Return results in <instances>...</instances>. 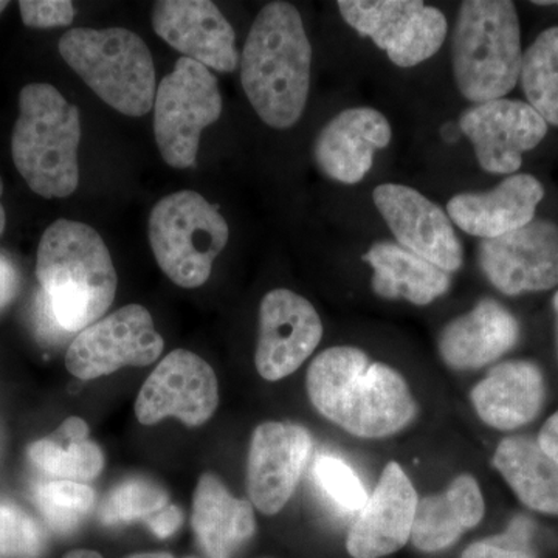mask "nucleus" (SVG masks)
I'll use <instances>...</instances> for the list:
<instances>
[{"label": "nucleus", "mask_w": 558, "mask_h": 558, "mask_svg": "<svg viewBox=\"0 0 558 558\" xmlns=\"http://www.w3.org/2000/svg\"><path fill=\"white\" fill-rule=\"evenodd\" d=\"M306 385L318 413L359 438L395 435L416 414L409 385L398 371L369 363L359 348L326 349L311 363Z\"/></svg>", "instance_id": "obj_1"}, {"label": "nucleus", "mask_w": 558, "mask_h": 558, "mask_svg": "<svg viewBox=\"0 0 558 558\" xmlns=\"http://www.w3.org/2000/svg\"><path fill=\"white\" fill-rule=\"evenodd\" d=\"M312 47L300 11L270 2L250 28L241 83L256 116L274 130L299 123L310 97Z\"/></svg>", "instance_id": "obj_2"}, {"label": "nucleus", "mask_w": 558, "mask_h": 558, "mask_svg": "<svg viewBox=\"0 0 558 558\" xmlns=\"http://www.w3.org/2000/svg\"><path fill=\"white\" fill-rule=\"evenodd\" d=\"M36 277L47 310L62 332H81L97 323L116 300V267L97 230L58 219L44 231Z\"/></svg>", "instance_id": "obj_3"}, {"label": "nucleus", "mask_w": 558, "mask_h": 558, "mask_svg": "<svg viewBox=\"0 0 558 558\" xmlns=\"http://www.w3.org/2000/svg\"><path fill=\"white\" fill-rule=\"evenodd\" d=\"M81 117L51 84H27L11 135L14 165L33 193L46 199L72 196L78 189Z\"/></svg>", "instance_id": "obj_4"}, {"label": "nucleus", "mask_w": 558, "mask_h": 558, "mask_svg": "<svg viewBox=\"0 0 558 558\" xmlns=\"http://www.w3.org/2000/svg\"><path fill=\"white\" fill-rule=\"evenodd\" d=\"M459 94L475 105L499 100L520 81L521 27L509 0H465L458 11L451 46Z\"/></svg>", "instance_id": "obj_5"}, {"label": "nucleus", "mask_w": 558, "mask_h": 558, "mask_svg": "<svg viewBox=\"0 0 558 558\" xmlns=\"http://www.w3.org/2000/svg\"><path fill=\"white\" fill-rule=\"evenodd\" d=\"M58 49L69 68L110 108L143 117L154 108L157 80L153 54L137 33L126 28H73Z\"/></svg>", "instance_id": "obj_6"}, {"label": "nucleus", "mask_w": 558, "mask_h": 558, "mask_svg": "<svg viewBox=\"0 0 558 558\" xmlns=\"http://www.w3.org/2000/svg\"><path fill=\"white\" fill-rule=\"evenodd\" d=\"M149 244L160 270L183 289L204 286L229 242L227 220L196 191L157 202L149 215Z\"/></svg>", "instance_id": "obj_7"}, {"label": "nucleus", "mask_w": 558, "mask_h": 558, "mask_svg": "<svg viewBox=\"0 0 558 558\" xmlns=\"http://www.w3.org/2000/svg\"><path fill=\"white\" fill-rule=\"evenodd\" d=\"M222 113L218 78L199 62L179 58L160 81L154 100V135L161 159L172 168L194 167L201 134Z\"/></svg>", "instance_id": "obj_8"}, {"label": "nucleus", "mask_w": 558, "mask_h": 558, "mask_svg": "<svg viewBox=\"0 0 558 558\" xmlns=\"http://www.w3.org/2000/svg\"><path fill=\"white\" fill-rule=\"evenodd\" d=\"M337 7L349 27L402 69L435 57L449 32L442 11L422 0H339Z\"/></svg>", "instance_id": "obj_9"}, {"label": "nucleus", "mask_w": 558, "mask_h": 558, "mask_svg": "<svg viewBox=\"0 0 558 558\" xmlns=\"http://www.w3.org/2000/svg\"><path fill=\"white\" fill-rule=\"evenodd\" d=\"M161 351L163 339L148 310L130 304L81 330L69 347L65 366L72 376L92 380L123 366L153 365Z\"/></svg>", "instance_id": "obj_10"}, {"label": "nucleus", "mask_w": 558, "mask_h": 558, "mask_svg": "<svg viewBox=\"0 0 558 558\" xmlns=\"http://www.w3.org/2000/svg\"><path fill=\"white\" fill-rule=\"evenodd\" d=\"M218 405L215 371L194 352L178 349L161 360L140 389L135 416L143 425L178 417L190 427H199Z\"/></svg>", "instance_id": "obj_11"}, {"label": "nucleus", "mask_w": 558, "mask_h": 558, "mask_svg": "<svg viewBox=\"0 0 558 558\" xmlns=\"http://www.w3.org/2000/svg\"><path fill=\"white\" fill-rule=\"evenodd\" d=\"M481 270L505 295L545 292L558 284V227L534 219L508 234L484 240L478 248Z\"/></svg>", "instance_id": "obj_12"}, {"label": "nucleus", "mask_w": 558, "mask_h": 558, "mask_svg": "<svg viewBox=\"0 0 558 558\" xmlns=\"http://www.w3.org/2000/svg\"><path fill=\"white\" fill-rule=\"evenodd\" d=\"M459 131L472 143L484 171L512 175L523 165V154L548 135L549 124L527 102L499 98L465 110Z\"/></svg>", "instance_id": "obj_13"}, {"label": "nucleus", "mask_w": 558, "mask_h": 558, "mask_svg": "<svg viewBox=\"0 0 558 558\" xmlns=\"http://www.w3.org/2000/svg\"><path fill=\"white\" fill-rule=\"evenodd\" d=\"M373 201L399 245L447 274L461 269L464 250L438 204L399 183L377 186Z\"/></svg>", "instance_id": "obj_14"}, {"label": "nucleus", "mask_w": 558, "mask_h": 558, "mask_svg": "<svg viewBox=\"0 0 558 558\" xmlns=\"http://www.w3.org/2000/svg\"><path fill=\"white\" fill-rule=\"evenodd\" d=\"M323 339V323L310 301L288 289L260 301L255 363L263 379H284L311 357Z\"/></svg>", "instance_id": "obj_15"}, {"label": "nucleus", "mask_w": 558, "mask_h": 558, "mask_svg": "<svg viewBox=\"0 0 558 558\" xmlns=\"http://www.w3.org/2000/svg\"><path fill=\"white\" fill-rule=\"evenodd\" d=\"M312 438L289 422H266L253 433L247 462V490L255 508L275 515L288 505L306 468Z\"/></svg>", "instance_id": "obj_16"}, {"label": "nucleus", "mask_w": 558, "mask_h": 558, "mask_svg": "<svg viewBox=\"0 0 558 558\" xmlns=\"http://www.w3.org/2000/svg\"><path fill=\"white\" fill-rule=\"evenodd\" d=\"M153 27L172 49L204 68L231 73L240 65L236 35L215 2L160 0L154 3Z\"/></svg>", "instance_id": "obj_17"}, {"label": "nucleus", "mask_w": 558, "mask_h": 558, "mask_svg": "<svg viewBox=\"0 0 558 558\" xmlns=\"http://www.w3.org/2000/svg\"><path fill=\"white\" fill-rule=\"evenodd\" d=\"M417 502L407 473L398 462H389L349 531L348 553L354 558H379L403 548L411 538Z\"/></svg>", "instance_id": "obj_18"}, {"label": "nucleus", "mask_w": 558, "mask_h": 558, "mask_svg": "<svg viewBox=\"0 0 558 558\" xmlns=\"http://www.w3.org/2000/svg\"><path fill=\"white\" fill-rule=\"evenodd\" d=\"M391 138V124L379 110L344 109L319 131L315 161L326 178L354 185L373 168L376 150L387 148Z\"/></svg>", "instance_id": "obj_19"}, {"label": "nucleus", "mask_w": 558, "mask_h": 558, "mask_svg": "<svg viewBox=\"0 0 558 558\" xmlns=\"http://www.w3.org/2000/svg\"><path fill=\"white\" fill-rule=\"evenodd\" d=\"M545 186L531 174H512L486 193H461L447 204L454 226L484 240L519 230L535 219Z\"/></svg>", "instance_id": "obj_20"}, {"label": "nucleus", "mask_w": 558, "mask_h": 558, "mask_svg": "<svg viewBox=\"0 0 558 558\" xmlns=\"http://www.w3.org/2000/svg\"><path fill=\"white\" fill-rule=\"evenodd\" d=\"M519 337V322L505 306L495 300H481L444 328L440 357L454 369H478L509 352Z\"/></svg>", "instance_id": "obj_21"}, {"label": "nucleus", "mask_w": 558, "mask_h": 558, "mask_svg": "<svg viewBox=\"0 0 558 558\" xmlns=\"http://www.w3.org/2000/svg\"><path fill=\"white\" fill-rule=\"evenodd\" d=\"M542 369L527 360L495 366L472 391V402L488 427L515 429L534 421L545 402Z\"/></svg>", "instance_id": "obj_22"}, {"label": "nucleus", "mask_w": 558, "mask_h": 558, "mask_svg": "<svg viewBox=\"0 0 558 558\" xmlns=\"http://www.w3.org/2000/svg\"><path fill=\"white\" fill-rule=\"evenodd\" d=\"M193 529L208 558H231L255 534V513L218 476L205 473L194 492Z\"/></svg>", "instance_id": "obj_23"}, {"label": "nucleus", "mask_w": 558, "mask_h": 558, "mask_svg": "<svg viewBox=\"0 0 558 558\" xmlns=\"http://www.w3.org/2000/svg\"><path fill=\"white\" fill-rule=\"evenodd\" d=\"M486 506L476 480L458 476L442 494L417 502L411 542L424 553L449 548L465 531L478 526Z\"/></svg>", "instance_id": "obj_24"}, {"label": "nucleus", "mask_w": 558, "mask_h": 558, "mask_svg": "<svg viewBox=\"0 0 558 558\" xmlns=\"http://www.w3.org/2000/svg\"><path fill=\"white\" fill-rule=\"evenodd\" d=\"M373 269V290L381 299L427 306L450 288V275L395 242H377L363 255Z\"/></svg>", "instance_id": "obj_25"}, {"label": "nucleus", "mask_w": 558, "mask_h": 558, "mask_svg": "<svg viewBox=\"0 0 558 558\" xmlns=\"http://www.w3.org/2000/svg\"><path fill=\"white\" fill-rule=\"evenodd\" d=\"M494 465L523 505L558 515V464L537 440L527 436L502 439Z\"/></svg>", "instance_id": "obj_26"}, {"label": "nucleus", "mask_w": 558, "mask_h": 558, "mask_svg": "<svg viewBox=\"0 0 558 558\" xmlns=\"http://www.w3.org/2000/svg\"><path fill=\"white\" fill-rule=\"evenodd\" d=\"M89 427L72 416L47 438L36 440L28 450L33 464L51 476L68 481H90L105 468V454L89 438Z\"/></svg>", "instance_id": "obj_27"}, {"label": "nucleus", "mask_w": 558, "mask_h": 558, "mask_svg": "<svg viewBox=\"0 0 558 558\" xmlns=\"http://www.w3.org/2000/svg\"><path fill=\"white\" fill-rule=\"evenodd\" d=\"M520 81L527 105L558 128V27L539 33L524 51Z\"/></svg>", "instance_id": "obj_28"}, {"label": "nucleus", "mask_w": 558, "mask_h": 558, "mask_svg": "<svg viewBox=\"0 0 558 558\" xmlns=\"http://www.w3.org/2000/svg\"><path fill=\"white\" fill-rule=\"evenodd\" d=\"M35 501L49 526L68 534L89 513L95 494L92 487L76 481H43L35 487Z\"/></svg>", "instance_id": "obj_29"}, {"label": "nucleus", "mask_w": 558, "mask_h": 558, "mask_svg": "<svg viewBox=\"0 0 558 558\" xmlns=\"http://www.w3.org/2000/svg\"><path fill=\"white\" fill-rule=\"evenodd\" d=\"M168 505L170 502L163 487L154 481L134 478L124 481L110 492L98 515L105 524L131 523L135 520L148 523Z\"/></svg>", "instance_id": "obj_30"}, {"label": "nucleus", "mask_w": 558, "mask_h": 558, "mask_svg": "<svg viewBox=\"0 0 558 558\" xmlns=\"http://www.w3.org/2000/svg\"><path fill=\"white\" fill-rule=\"evenodd\" d=\"M315 483L326 497L344 512H360L368 501V492L354 469L343 459L323 454L314 464Z\"/></svg>", "instance_id": "obj_31"}, {"label": "nucleus", "mask_w": 558, "mask_h": 558, "mask_svg": "<svg viewBox=\"0 0 558 558\" xmlns=\"http://www.w3.org/2000/svg\"><path fill=\"white\" fill-rule=\"evenodd\" d=\"M43 548L44 535L38 523L16 506L0 502V554L36 558Z\"/></svg>", "instance_id": "obj_32"}, {"label": "nucleus", "mask_w": 558, "mask_h": 558, "mask_svg": "<svg viewBox=\"0 0 558 558\" xmlns=\"http://www.w3.org/2000/svg\"><path fill=\"white\" fill-rule=\"evenodd\" d=\"M532 534L534 523L527 517H517L502 534L473 543L461 558H537L532 548Z\"/></svg>", "instance_id": "obj_33"}, {"label": "nucleus", "mask_w": 558, "mask_h": 558, "mask_svg": "<svg viewBox=\"0 0 558 558\" xmlns=\"http://www.w3.org/2000/svg\"><path fill=\"white\" fill-rule=\"evenodd\" d=\"M20 11L22 22L32 28L65 27L75 17L69 0H22Z\"/></svg>", "instance_id": "obj_34"}, {"label": "nucleus", "mask_w": 558, "mask_h": 558, "mask_svg": "<svg viewBox=\"0 0 558 558\" xmlns=\"http://www.w3.org/2000/svg\"><path fill=\"white\" fill-rule=\"evenodd\" d=\"M20 271L9 255L0 252V310L11 303L20 290Z\"/></svg>", "instance_id": "obj_35"}, {"label": "nucleus", "mask_w": 558, "mask_h": 558, "mask_svg": "<svg viewBox=\"0 0 558 558\" xmlns=\"http://www.w3.org/2000/svg\"><path fill=\"white\" fill-rule=\"evenodd\" d=\"M183 513L182 510L174 505H168L167 508L161 509L159 513L148 521V526L157 537L168 538L174 534L180 526H182Z\"/></svg>", "instance_id": "obj_36"}, {"label": "nucleus", "mask_w": 558, "mask_h": 558, "mask_svg": "<svg viewBox=\"0 0 558 558\" xmlns=\"http://www.w3.org/2000/svg\"><path fill=\"white\" fill-rule=\"evenodd\" d=\"M537 442L545 453L549 454L558 464V411L539 429Z\"/></svg>", "instance_id": "obj_37"}, {"label": "nucleus", "mask_w": 558, "mask_h": 558, "mask_svg": "<svg viewBox=\"0 0 558 558\" xmlns=\"http://www.w3.org/2000/svg\"><path fill=\"white\" fill-rule=\"evenodd\" d=\"M64 558H102L100 554L95 550L78 549L68 554Z\"/></svg>", "instance_id": "obj_38"}, {"label": "nucleus", "mask_w": 558, "mask_h": 558, "mask_svg": "<svg viewBox=\"0 0 558 558\" xmlns=\"http://www.w3.org/2000/svg\"><path fill=\"white\" fill-rule=\"evenodd\" d=\"M3 193V182L2 178H0V197H2ZM7 227V213L5 208H3V205L0 204V236H2L3 230H5Z\"/></svg>", "instance_id": "obj_39"}, {"label": "nucleus", "mask_w": 558, "mask_h": 558, "mask_svg": "<svg viewBox=\"0 0 558 558\" xmlns=\"http://www.w3.org/2000/svg\"><path fill=\"white\" fill-rule=\"evenodd\" d=\"M126 558H175L172 557L171 554L168 553H143V554H134V556H130ZM193 558V557H190Z\"/></svg>", "instance_id": "obj_40"}, {"label": "nucleus", "mask_w": 558, "mask_h": 558, "mask_svg": "<svg viewBox=\"0 0 558 558\" xmlns=\"http://www.w3.org/2000/svg\"><path fill=\"white\" fill-rule=\"evenodd\" d=\"M554 314H556V348H557V357H558V290L556 295H554L553 300Z\"/></svg>", "instance_id": "obj_41"}, {"label": "nucleus", "mask_w": 558, "mask_h": 558, "mask_svg": "<svg viewBox=\"0 0 558 558\" xmlns=\"http://www.w3.org/2000/svg\"><path fill=\"white\" fill-rule=\"evenodd\" d=\"M535 5H542V7H558V0H537V2H534Z\"/></svg>", "instance_id": "obj_42"}, {"label": "nucleus", "mask_w": 558, "mask_h": 558, "mask_svg": "<svg viewBox=\"0 0 558 558\" xmlns=\"http://www.w3.org/2000/svg\"><path fill=\"white\" fill-rule=\"evenodd\" d=\"M9 7V2H0V14H2V11Z\"/></svg>", "instance_id": "obj_43"}]
</instances>
